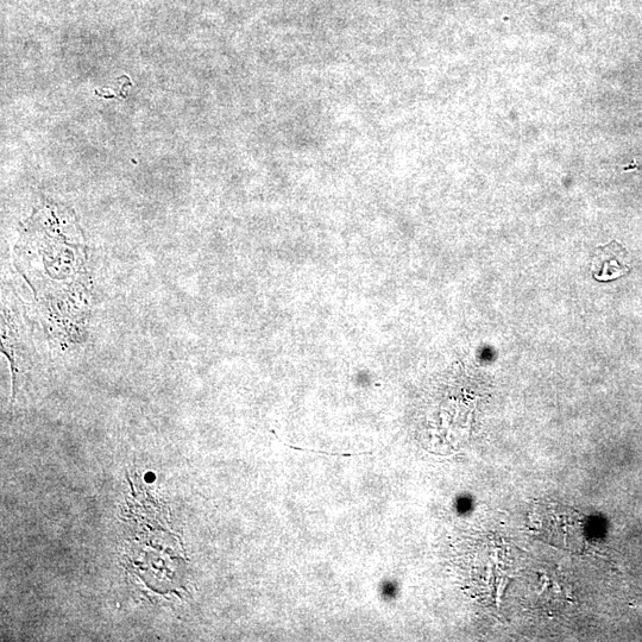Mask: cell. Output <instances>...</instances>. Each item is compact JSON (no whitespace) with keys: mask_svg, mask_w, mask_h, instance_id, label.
<instances>
[{"mask_svg":"<svg viewBox=\"0 0 642 642\" xmlns=\"http://www.w3.org/2000/svg\"><path fill=\"white\" fill-rule=\"evenodd\" d=\"M627 255L622 245L616 242L597 248L591 273L597 281L619 279L631 270L626 264Z\"/></svg>","mask_w":642,"mask_h":642,"instance_id":"cell-1","label":"cell"}]
</instances>
